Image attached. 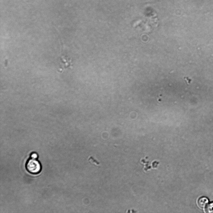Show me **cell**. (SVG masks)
I'll list each match as a JSON object with an SVG mask.
<instances>
[{"label": "cell", "instance_id": "cell-1", "mask_svg": "<svg viewBox=\"0 0 213 213\" xmlns=\"http://www.w3.org/2000/svg\"><path fill=\"white\" fill-rule=\"evenodd\" d=\"M26 168L30 173L37 174L41 170V166L39 162L36 159H29L26 164Z\"/></svg>", "mask_w": 213, "mask_h": 213}, {"label": "cell", "instance_id": "cell-2", "mask_svg": "<svg viewBox=\"0 0 213 213\" xmlns=\"http://www.w3.org/2000/svg\"><path fill=\"white\" fill-rule=\"evenodd\" d=\"M209 201V199L207 197L202 196L199 199L198 201V204L200 207L203 208L206 207L208 204Z\"/></svg>", "mask_w": 213, "mask_h": 213}, {"label": "cell", "instance_id": "cell-3", "mask_svg": "<svg viewBox=\"0 0 213 213\" xmlns=\"http://www.w3.org/2000/svg\"><path fill=\"white\" fill-rule=\"evenodd\" d=\"M60 71H62V70L64 69H65L67 67H68V63L67 62V60L66 59L65 57L63 56H61L60 57Z\"/></svg>", "mask_w": 213, "mask_h": 213}, {"label": "cell", "instance_id": "cell-4", "mask_svg": "<svg viewBox=\"0 0 213 213\" xmlns=\"http://www.w3.org/2000/svg\"><path fill=\"white\" fill-rule=\"evenodd\" d=\"M205 211L207 213H213V202L207 205L205 208Z\"/></svg>", "mask_w": 213, "mask_h": 213}, {"label": "cell", "instance_id": "cell-5", "mask_svg": "<svg viewBox=\"0 0 213 213\" xmlns=\"http://www.w3.org/2000/svg\"><path fill=\"white\" fill-rule=\"evenodd\" d=\"M38 157V155L36 152H33L31 155V157L32 159H36Z\"/></svg>", "mask_w": 213, "mask_h": 213}]
</instances>
